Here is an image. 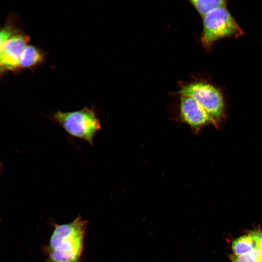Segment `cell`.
I'll list each match as a JSON object with an SVG mask.
<instances>
[{"mask_svg": "<svg viewBox=\"0 0 262 262\" xmlns=\"http://www.w3.org/2000/svg\"><path fill=\"white\" fill-rule=\"evenodd\" d=\"M259 236L260 238V252L261 255V258L262 261V232L258 230Z\"/></svg>", "mask_w": 262, "mask_h": 262, "instance_id": "cell-11", "label": "cell"}, {"mask_svg": "<svg viewBox=\"0 0 262 262\" xmlns=\"http://www.w3.org/2000/svg\"><path fill=\"white\" fill-rule=\"evenodd\" d=\"M190 2L202 17L227 4V1L223 0H191Z\"/></svg>", "mask_w": 262, "mask_h": 262, "instance_id": "cell-9", "label": "cell"}, {"mask_svg": "<svg viewBox=\"0 0 262 262\" xmlns=\"http://www.w3.org/2000/svg\"><path fill=\"white\" fill-rule=\"evenodd\" d=\"M180 113V120L189 125L195 133L209 124L217 125L210 115L190 97L181 96Z\"/></svg>", "mask_w": 262, "mask_h": 262, "instance_id": "cell-6", "label": "cell"}, {"mask_svg": "<svg viewBox=\"0 0 262 262\" xmlns=\"http://www.w3.org/2000/svg\"><path fill=\"white\" fill-rule=\"evenodd\" d=\"M203 17V46L209 48L216 41L229 36L238 37L243 31L226 7L219 8Z\"/></svg>", "mask_w": 262, "mask_h": 262, "instance_id": "cell-3", "label": "cell"}, {"mask_svg": "<svg viewBox=\"0 0 262 262\" xmlns=\"http://www.w3.org/2000/svg\"><path fill=\"white\" fill-rule=\"evenodd\" d=\"M45 59L44 52L40 48L29 44L24 50L19 62V70L32 69L43 63Z\"/></svg>", "mask_w": 262, "mask_h": 262, "instance_id": "cell-8", "label": "cell"}, {"mask_svg": "<svg viewBox=\"0 0 262 262\" xmlns=\"http://www.w3.org/2000/svg\"><path fill=\"white\" fill-rule=\"evenodd\" d=\"M181 96L194 98L210 115L217 124L224 113V102L220 91L215 86L203 82H195L182 87Z\"/></svg>", "mask_w": 262, "mask_h": 262, "instance_id": "cell-4", "label": "cell"}, {"mask_svg": "<svg viewBox=\"0 0 262 262\" xmlns=\"http://www.w3.org/2000/svg\"><path fill=\"white\" fill-rule=\"evenodd\" d=\"M230 259L232 262H262L260 249L240 255L232 254Z\"/></svg>", "mask_w": 262, "mask_h": 262, "instance_id": "cell-10", "label": "cell"}, {"mask_svg": "<svg viewBox=\"0 0 262 262\" xmlns=\"http://www.w3.org/2000/svg\"><path fill=\"white\" fill-rule=\"evenodd\" d=\"M30 41V37L20 30L3 44L0 53V65L5 73L7 71L20 70V60Z\"/></svg>", "mask_w": 262, "mask_h": 262, "instance_id": "cell-5", "label": "cell"}, {"mask_svg": "<svg viewBox=\"0 0 262 262\" xmlns=\"http://www.w3.org/2000/svg\"><path fill=\"white\" fill-rule=\"evenodd\" d=\"M1 47L0 46V53L1 51ZM5 74V72L3 71L1 67V66L0 65V77H1L3 74Z\"/></svg>", "mask_w": 262, "mask_h": 262, "instance_id": "cell-12", "label": "cell"}, {"mask_svg": "<svg viewBox=\"0 0 262 262\" xmlns=\"http://www.w3.org/2000/svg\"><path fill=\"white\" fill-rule=\"evenodd\" d=\"M52 118L69 136L84 140L92 146L101 129L95 109L88 107L71 112L57 111Z\"/></svg>", "mask_w": 262, "mask_h": 262, "instance_id": "cell-2", "label": "cell"}, {"mask_svg": "<svg viewBox=\"0 0 262 262\" xmlns=\"http://www.w3.org/2000/svg\"><path fill=\"white\" fill-rule=\"evenodd\" d=\"M232 249L233 254L235 255H243L256 249H260L258 230L236 238L232 243Z\"/></svg>", "mask_w": 262, "mask_h": 262, "instance_id": "cell-7", "label": "cell"}, {"mask_svg": "<svg viewBox=\"0 0 262 262\" xmlns=\"http://www.w3.org/2000/svg\"><path fill=\"white\" fill-rule=\"evenodd\" d=\"M87 224L78 215L70 222L54 225L49 243L43 248L45 262H84Z\"/></svg>", "mask_w": 262, "mask_h": 262, "instance_id": "cell-1", "label": "cell"}, {"mask_svg": "<svg viewBox=\"0 0 262 262\" xmlns=\"http://www.w3.org/2000/svg\"><path fill=\"white\" fill-rule=\"evenodd\" d=\"M1 164H0V170H1Z\"/></svg>", "mask_w": 262, "mask_h": 262, "instance_id": "cell-13", "label": "cell"}]
</instances>
